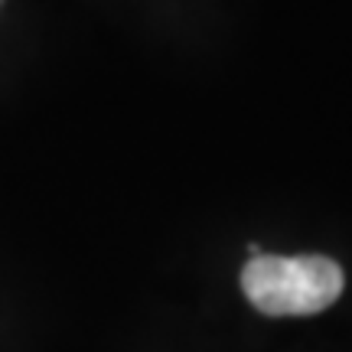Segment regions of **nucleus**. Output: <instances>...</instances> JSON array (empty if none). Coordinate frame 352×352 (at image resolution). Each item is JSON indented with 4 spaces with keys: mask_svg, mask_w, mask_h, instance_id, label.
Returning a JSON list of instances; mask_svg holds the SVG:
<instances>
[{
    "mask_svg": "<svg viewBox=\"0 0 352 352\" xmlns=\"http://www.w3.org/2000/svg\"><path fill=\"white\" fill-rule=\"evenodd\" d=\"M340 264L323 254H258L241 271V290L254 310L267 316H310L340 300L342 294Z\"/></svg>",
    "mask_w": 352,
    "mask_h": 352,
    "instance_id": "obj_1",
    "label": "nucleus"
}]
</instances>
